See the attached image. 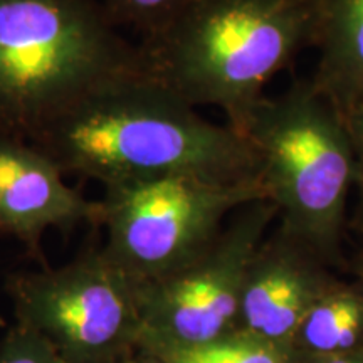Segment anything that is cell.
Here are the masks:
<instances>
[{
    "label": "cell",
    "instance_id": "cell-5",
    "mask_svg": "<svg viewBox=\"0 0 363 363\" xmlns=\"http://www.w3.org/2000/svg\"><path fill=\"white\" fill-rule=\"evenodd\" d=\"M103 187L104 251L135 283L158 279L195 259L234 212L266 199L261 180L195 174L145 177Z\"/></svg>",
    "mask_w": 363,
    "mask_h": 363
},
{
    "label": "cell",
    "instance_id": "cell-12",
    "mask_svg": "<svg viewBox=\"0 0 363 363\" xmlns=\"http://www.w3.org/2000/svg\"><path fill=\"white\" fill-rule=\"evenodd\" d=\"M158 360L163 363H294L289 352L242 331H234L202 347L169 353Z\"/></svg>",
    "mask_w": 363,
    "mask_h": 363
},
{
    "label": "cell",
    "instance_id": "cell-15",
    "mask_svg": "<svg viewBox=\"0 0 363 363\" xmlns=\"http://www.w3.org/2000/svg\"><path fill=\"white\" fill-rule=\"evenodd\" d=\"M342 118L350 136L353 157H355V187L360 192L363 202V98L358 99L350 110L345 111Z\"/></svg>",
    "mask_w": 363,
    "mask_h": 363
},
{
    "label": "cell",
    "instance_id": "cell-16",
    "mask_svg": "<svg viewBox=\"0 0 363 363\" xmlns=\"http://www.w3.org/2000/svg\"><path fill=\"white\" fill-rule=\"evenodd\" d=\"M294 363H363V348L350 353H345V355L310 358V360H299Z\"/></svg>",
    "mask_w": 363,
    "mask_h": 363
},
{
    "label": "cell",
    "instance_id": "cell-14",
    "mask_svg": "<svg viewBox=\"0 0 363 363\" xmlns=\"http://www.w3.org/2000/svg\"><path fill=\"white\" fill-rule=\"evenodd\" d=\"M0 363H67L33 331L13 325L0 340Z\"/></svg>",
    "mask_w": 363,
    "mask_h": 363
},
{
    "label": "cell",
    "instance_id": "cell-13",
    "mask_svg": "<svg viewBox=\"0 0 363 363\" xmlns=\"http://www.w3.org/2000/svg\"><path fill=\"white\" fill-rule=\"evenodd\" d=\"M194 2L195 0H101L113 26L135 30L140 38L162 29Z\"/></svg>",
    "mask_w": 363,
    "mask_h": 363
},
{
    "label": "cell",
    "instance_id": "cell-17",
    "mask_svg": "<svg viewBox=\"0 0 363 363\" xmlns=\"http://www.w3.org/2000/svg\"><path fill=\"white\" fill-rule=\"evenodd\" d=\"M120 363H163V362L158 360V358H153V357L140 355V357H131V358H128V360H123Z\"/></svg>",
    "mask_w": 363,
    "mask_h": 363
},
{
    "label": "cell",
    "instance_id": "cell-2",
    "mask_svg": "<svg viewBox=\"0 0 363 363\" xmlns=\"http://www.w3.org/2000/svg\"><path fill=\"white\" fill-rule=\"evenodd\" d=\"M316 0H195L136 43L147 78L242 128L271 79L313 45Z\"/></svg>",
    "mask_w": 363,
    "mask_h": 363
},
{
    "label": "cell",
    "instance_id": "cell-19",
    "mask_svg": "<svg viewBox=\"0 0 363 363\" xmlns=\"http://www.w3.org/2000/svg\"><path fill=\"white\" fill-rule=\"evenodd\" d=\"M0 326H4V318H2V315H0Z\"/></svg>",
    "mask_w": 363,
    "mask_h": 363
},
{
    "label": "cell",
    "instance_id": "cell-10",
    "mask_svg": "<svg viewBox=\"0 0 363 363\" xmlns=\"http://www.w3.org/2000/svg\"><path fill=\"white\" fill-rule=\"evenodd\" d=\"M310 79L340 115L363 98V0H316Z\"/></svg>",
    "mask_w": 363,
    "mask_h": 363
},
{
    "label": "cell",
    "instance_id": "cell-11",
    "mask_svg": "<svg viewBox=\"0 0 363 363\" xmlns=\"http://www.w3.org/2000/svg\"><path fill=\"white\" fill-rule=\"evenodd\" d=\"M363 348V283L335 279L303 318L291 342L293 360L345 355Z\"/></svg>",
    "mask_w": 363,
    "mask_h": 363
},
{
    "label": "cell",
    "instance_id": "cell-6",
    "mask_svg": "<svg viewBox=\"0 0 363 363\" xmlns=\"http://www.w3.org/2000/svg\"><path fill=\"white\" fill-rule=\"evenodd\" d=\"M16 325L44 340L67 363H120L142 335L136 283L91 246L61 267L9 276Z\"/></svg>",
    "mask_w": 363,
    "mask_h": 363
},
{
    "label": "cell",
    "instance_id": "cell-18",
    "mask_svg": "<svg viewBox=\"0 0 363 363\" xmlns=\"http://www.w3.org/2000/svg\"><path fill=\"white\" fill-rule=\"evenodd\" d=\"M360 278H362V283H363V256H362V262H360Z\"/></svg>",
    "mask_w": 363,
    "mask_h": 363
},
{
    "label": "cell",
    "instance_id": "cell-7",
    "mask_svg": "<svg viewBox=\"0 0 363 363\" xmlns=\"http://www.w3.org/2000/svg\"><path fill=\"white\" fill-rule=\"evenodd\" d=\"M276 219V207L266 199L247 203L195 259L158 279L136 283L140 355L162 358L234 333L247 267Z\"/></svg>",
    "mask_w": 363,
    "mask_h": 363
},
{
    "label": "cell",
    "instance_id": "cell-9",
    "mask_svg": "<svg viewBox=\"0 0 363 363\" xmlns=\"http://www.w3.org/2000/svg\"><path fill=\"white\" fill-rule=\"evenodd\" d=\"M101 201H89L67 185L56 162L26 140L0 135V234L16 238L40 267H48L45 230L101 227Z\"/></svg>",
    "mask_w": 363,
    "mask_h": 363
},
{
    "label": "cell",
    "instance_id": "cell-8",
    "mask_svg": "<svg viewBox=\"0 0 363 363\" xmlns=\"http://www.w3.org/2000/svg\"><path fill=\"white\" fill-rule=\"evenodd\" d=\"M335 279L320 254L278 225L247 267L235 331L289 352L303 318Z\"/></svg>",
    "mask_w": 363,
    "mask_h": 363
},
{
    "label": "cell",
    "instance_id": "cell-1",
    "mask_svg": "<svg viewBox=\"0 0 363 363\" xmlns=\"http://www.w3.org/2000/svg\"><path fill=\"white\" fill-rule=\"evenodd\" d=\"M29 143L65 175L101 185L167 174L259 180L257 158L242 135L206 120L142 71L89 91Z\"/></svg>",
    "mask_w": 363,
    "mask_h": 363
},
{
    "label": "cell",
    "instance_id": "cell-3",
    "mask_svg": "<svg viewBox=\"0 0 363 363\" xmlns=\"http://www.w3.org/2000/svg\"><path fill=\"white\" fill-rule=\"evenodd\" d=\"M140 69L99 0H0V135L29 142L89 91Z\"/></svg>",
    "mask_w": 363,
    "mask_h": 363
},
{
    "label": "cell",
    "instance_id": "cell-4",
    "mask_svg": "<svg viewBox=\"0 0 363 363\" xmlns=\"http://www.w3.org/2000/svg\"><path fill=\"white\" fill-rule=\"evenodd\" d=\"M239 133L251 145L279 227L331 264L340 256L355 157L340 113L310 79L264 96Z\"/></svg>",
    "mask_w": 363,
    "mask_h": 363
}]
</instances>
